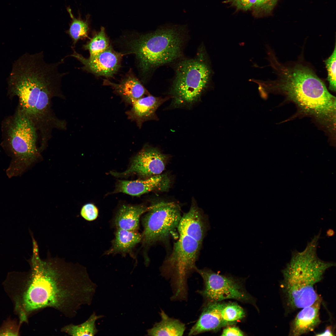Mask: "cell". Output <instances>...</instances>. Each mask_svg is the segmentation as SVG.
Returning a JSON list of instances; mask_svg holds the SVG:
<instances>
[{
	"mask_svg": "<svg viewBox=\"0 0 336 336\" xmlns=\"http://www.w3.org/2000/svg\"><path fill=\"white\" fill-rule=\"evenodd\" d=\"M38 249L23 295L22 319L46 307L56 309L67 317L75 316L82 306L90 304L95 284L82 266L49 256L42 259Z\"/></svg>",
	"mask_w": 336,
	"mask_h": 336,
	"instance_id": "6da1fadb",
	"label": "cell"
},
{
	"mask_svg": "<svg viewBox=\"0 0 336 336\" xmlns=\"http://www.w3.org/2000/svg\"><path fill=\"white\" fill-rule=\"evenodd\" d=\"M277 78L259 83L263 94L284 95L299 112L312 118L329 134L335 135L336 98L313 71L300 63L286 65L276 58L270 62Z\"/></svg>",
	"mask_w": 336,
	"mask_h": 336,
	"instance_id": "7a4b0ae2",
	"label": "cell"
},
{
	"mask_svg": "<svg viewBox=\"0 0 336 336\" xmlns=\"http://www.w3.org/2000/svg\"><path fill=\"white\" fill-rule=\"evenodd\" d=\"M63 62L48 63L42 51L26 53L15 61L8 79L9 92L19 100V108L31 120L46 109L54 88L67 73L59 72Z\"/></svg>",
	"mask_w": 336,
	"mask_h": 336,
	"instance_id": "3957f363",
	"label": "cell"
},
{
	"mask_svg": "<svg viewBox=\"0 0 336 336\" xmlns=\"http://www.w3.org/2000/svg\"><path fill=\"white\" fill-rule=\"evenodd\" d=\"M318 240L313 238L302 252L294 251L283 270L281 287L287 306L292 310L310 306L320 296L314 288L333 262L319 259L316 254Z\"/></svg>",
	"mask_w": 336,
	"mask_h": 336,
	"instance_id": "277c9868",
	"label": "cell"
},
{
	"mask_svg": "<svg viewBox=\"0 0 336 336\" xmlns=\"http://www.w3.org/2000/svg\"><path fill=\"white\" fill-rule=\"evenodd\" d=\"M187 33L185 26L166 25L130 41L128 53L134 54L144 73L176 60Z\"/></svg>",
	"mask_w": 336,
	"mask_h": 336,
	"instance_id": "5b68a950",
	"label": "cell"
},
{
	"mask_svg": "<svg viewBox=\"0 0 336 336\" xmlns=\"http://www.w3.org/2000/svg\"><path fill=\"white\" fill-rule=\"evenodd\" d=\"M2 146L11 157L8 177L20 176L34 160L36 134L32 120L19 108L3 123Z\"/></svg>",
	"mask_w": 336,
	"mask_h": 336,
	"instance_id": "8992f818",
	"label": "cell"
},
{
	"mask_svg": "<svg viewBox=\"0 0 336 336\" xmlns=\"http://www.w3.org/2000/svg\"><path fill=\"white\" fill-rule=\"evenodd\" d=\"M212 73L204 54L180 62L170 92L173 107H189L198 101L210 84Z\"/></svg>",
	"mask_w": 336,
	"mask_h": 336,
	"instance_id": "52a82bcc",
	"label": "cell"
},
{
	"mask_svg": "<svg viewBox=\"0 0 336 336\" xmlns=\"http://www.w3.org/2000/svg\"><path fill=\"white\" fill-rule=\"evenodd\" d=\"M179 237L174 244L171 252L165 259L162 272L172 276L175 287L183 290L186 287L187 278L195 271L203 241L194 235L178 230Z\"/></svg>",
	"mask_w": 336,
	"mask_h": 336,
	"instance_id": "ba28073f",
	"label": "cell"
},
{
	"mask_svg": "<svg viewBox=\"0 0 336 336\" xmlns=\"http://www.w3.org/2000/svg\"><path fill=\"white\" fill-rule=\"evenodd\" d=\"M149 207L142 220L144 244L167 245L172 236L178 231L182 216L180 208L175 202L162 201L155 202Z\"/></svg>",
	"mask_w": 336,
	"mask_h": 336,
	"instance_id": "9c48e42d",
	"label": "cell"
},
{
	"mask_svg": "<svg viewBox=\"0 0 336 336\" xmlns=\"http://www.w3.org/2000/svg\"><path fill=\"white\" fill-rule=\"evenodd\" d=\"M195 271L201 276L204 283L203 289L199 292L208 302L233 299L255 304L253 298L239 281L233 278L220 274L207 268H197Z\"/></svg>",
	"mask_w": 336,
	"mask_h": 336,
	"instance_id": "30bf717a",
	"label": "cell"
},
{
	"mask_svg": "<svg viewBox=\"0 0 336 336\" xmlns=\"http://www.w3.org/2000/svg\"><path fill=\"white\" fill-rule=\"evenodd\" d=\"M167 156L157 148L146 147L134 158L131 165L122 173L112 172L114 176L137 174L147 178L161 174L164 170Z\"/></svg>",
	"mask_w": 336,
	"mask_h": 336,
	"instance_id": "8fae6325",
	"label": "cell"
},
{
	"mask_svg": "<svg viewBox=\"0 0 336 336\" xmlns=\"http://www.w3.org/2000/svg\"><path fill=\"white\" fill-rule=\"evenodd\" d=\"M70 56L79 61L83 65L82 69L97 76L112 77L120 67L122 54L114 51L111 45L102 52L87 58L77 52Z\"/></svg>",
	"mask_w": 336,
	"mask_h": 336,
	"instance_id": "7c38bea8",
	"label": "cell"
},
{
	"mask_svg": "<svg viewBox=\"0 0 336 336\" xmlns=\"http://www.w3.org/2000/svg\"><path fill=\"white\" fill-rule=\"evenodd\" d=\"M170 183L167 175L161 174L143 180L120 181L115 192L139 196L153 191H166Z\"/></svg>",
	"mask_w": 336,
	"mask_h": 336,
	"instance_id": "4fadbf2b",
	"label": "cell"
},
{
	"mask_svg": "<svg viewBox=\"0 0 336 336\" xmlns=\"http://www.w3.org/2000/svg\"><path fill=\"white\" fill-rule=\"evenodd\" d=\"M169 98L155 97L150 94L144 96L132 103L131 108L126 112V114L128 119L135 122L140 128L144 122L157 119L156 111Z\"/></svg>",
	"mask_w": 336,
	"mask_h": 336,
	"instance_id": "5bb4252c",
	"label": "cell"
},
{
	"mask_svg": "<svg viewBox=\"0 0 336 336\" xmlns=\"http://www.w3.org/2000/svg\"><path fill=\"white\" fill-rule=\"evenodd\" d=\"M320 296L311 305L302 308L291 323L289 335L299 336L313 331L321 322Z\"/></svg>",
	"mask_w": 336,
	"mask_h": 336,
	"instance_id": "9a60e30c",
	"label": "cell"
},
{
	"mask_svg": "<svg viewBox=\"0 0 336 336\" xmlns=\"http://www.w3.org/2000/svg\"><path fill=\"white\" fill-rule=\"evenodd\" d=\"M222 303L208 302L203 308L199 318L190 330L189 335H196L203 333L216 331L229 325L222 319L220 313Z\"/></svg>",
	"mask_w": 336,
	"mask_h": 336,
	"instance_id": "2e32d148",
	"label": "cell"
},
{
	"mask_svg": "<svg viewBox=\"0 0 336 336\" xmlns=\"http://www.w3.org/2000/svg\"><path fill=\"white\" fill-rule=\"evenodd\" d=\"M103 83L105 85L112 87L123 100L128 104L131 105L145 95H149L139 81L132 75L128 76L119 83H114L105 79Z\"/></svg>",
	"mask_w": 336,
	"mask_h": 336,
	"instance_id": "e0dca14e",
	"label": "cell"
},
{
	"mask_svg": "<svg viewBox=\"0 0 336 336\" xmlns=\"http://www.w3.org/2000/svg\"><path fill=\"white\" fill-rule=\"evenodd\" d=\"M149 208V206L142 205H123L114 219V223L117 228L135 231L138 228L140 217Z\"/></svg>",
	"mask_w": 336,
	"mask_h": 336,
	"instance_id": "ac0fdd59",
	"label": "cell"
},
{
	"mask_svg": "<svg viewBox=\"0 0 336 336\" xmlns=\"http://www.w3.org/2000/svg\"><path fill=\"white\" fill-rule=\"evenodd\" d=\"M161 320L147 330L149 336H182L185 329V324L178 320L169 317L162 310Z\"/></svg>",
	"mask_w": 336,
	"mask_h": 336,
	"instance_id": "d6986e66",
	"label": "cell"
},
{
	"mask_svg": "<svg viewBox=\"0 0 336 336\" xmlns=\"http://www.w3.org/2000/svg\"><path fill=\"white\" fill-rule=\"evenodd\" d=\"M142 235L136 231L117 228L112 247L107 254L129 251L142 240Z\"/></svg>",
	"mask_w": 336,
	"mask_h": 336,
	"instance_id": "ffe728a7",
	"label": "cell"
},
{
	"mask_svg": "<svg viewBox=\"0 0 336 336\" xmlns=\"http://www.w3.org/2000/svg\"><path fill=\"white\" fill-rule=\"evenodd\" d=\"M101 317L94 313L84 323L77 325H67L63 327L61 331L71 336H94L98 332L96 326V321Z\"/></svg>",
	"mask_w": 336,
	"mask_h": 336,
	"instance_id": "44dd1931",
	"label": "cell"
},
{
	"mask_svg": "<svg viewBox=\"0 0 336 336\" xmlns=\"http://www.w3.org/2000/svg\"><path fill=\"white\" fill-rule=\"evenodd\" d=\"M68 11L72 20L67 33L72 40V45L74 48L80 40L88 37V25L87 20L84 21L79 18L74 17L70 8H68Z\"/></svg>",
	"mask_w": 336,
	"mask_h": 336,
	"instance_id": "7402d4cb",
	"label": "cell"
},
{
	"mask_svg": "<svg viewBox=\"0 0 336 336\" xmlns=\"http://www.w3.org/2000/svg\"><path fill=\"white\" fill-rule=\"evenodd\" d=\"M108 39L106 36L103 27L100 31L96 34L93 38L83 45V48L88 50L90 56L96 55L104 51L110 46Z\"/></svg>",
	"mask_w": 336,
	"mask_h": 336,
	"instance_id": "603a6c76",
	"label": "cell"
},
{
	"mask_svg": "<svg viewBox=\"0 0 336 336\" xmlns=\"http://www.w3.org/2000/svg\"><path fill=\"white\" fill-rule=\"evenodd\" d=\"M220 313L223 320L229 325L241 320L245 315L244 309L235 303H222Z\"/></svg>",
	"mask_w": 336,
	"mask_h": 336,
	"instance_id": "cb8c5ba5",
	"label": "cell"
},
{
	"mask_svg": "<svg viewBox=\"0 0 336 336\" xmlns=\"http://www.w3.org/2000/svg\"><path fill=\"white\" fill-rule=\"evenodd\" d=\"M336 44L332 54L324 61L327 71V80L329 83V89L336 91Z\"/></svg>",
	"mask_w": 336,
	"mask_h": 336,
	"instance_id": "d4e9b609",
	"label": "cell"
},
{
	"mask_svg": "<svg viewBox=\"0 0 336 336\" xmlns=\"http://www.w3.org/2000/svg\"><path fill=\"white\" fill-rule=\"evenodd\" d=\"M278 0H256L253 7V14L254 16L259 17L268 14L273 10Z\"/></svg>",
	"mask_w": 336,
	"mask_h": 336,
	"instance_id": "484cf974",
	"label": "cell"
},
{
	"mask_svg": "<svg viewBox=\"0 0 336 336\" xmlns=\"http://www.w3.org/2000/svg\"><path fill=\"white\" fill-rule=\"evenodd\" d=\"M256 2V0H227L224 3H229L236 11H247L252 9Z\"/></svg>",
	"mask_w": 336,
	"mask_h": 336,
	"instance_id": "4316f807",
	"label": "cell"
},
{
	"mask_svg": "<svg viewBox=\"0 0 336 336\" xmlns=\"http://www.w3.org/2000/svg\"><path fill=\"white\" fill-rule=\"evenodd\" d=\"M81 216L86 220L91 221L95 220L97 217L98 211L97 207L90 203L84 205L81 211Z\"/></svg>",
	"mask_w": 336,
	"mask_h": 336,
	"instance_id": "83f0119b",
	"label": "cell"
},
{
	"mask_svg": "<svg viewBox=\"0 0 336 336\" xmlns=\"http://www.w3.org/2000/svg\"><path fill=\"white\" fill-rule=\"evenodd\" d=\"M244 335L243 332L238 328L236 327H228L223 329L222 336H237Z\"/></svg>",
	"mask_w": 336,
	"mask_h": 336,
	"instance_id": "f1b7e54d",
	"label": "cell"
},
{
	"mask_svg": "<svg viewBox=\"0 0 336 336\" xmlns=\"http://www.w3.org/2000/svg\"><path fill=\"white\" fill-rule=\"evenodd\" d=\"M334 332L331 326H329L326 328L325 330L320 333L316 334V336H334Z\"/></svg>",
	"mask_w": 336,
	"mask_h": 336,
	"instance_id": "f546056e",
	"label": "cell"
},
{
	"mask_svg": "<svg viewBox=\"0 0 336 336\" xmlns=\"http://www.w3.org/2000/svg\"><path fill=\"white\" fill-rule=\"evenodd\" d=\"M335 232L332 229H328L326 232V234L328 236H332L334 234Z\"/></svg>",
	"mask_w": 336,
	"mask_h": 336,
	"instance_id": "4dcf8cb0",
	"label": "cell"
}]
</instances>
